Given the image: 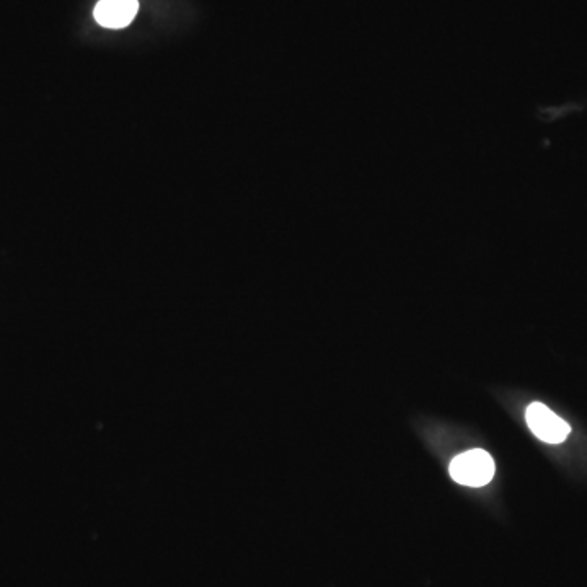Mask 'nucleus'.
Listing matches in <instances>:
<instances>
[{
  "mask_svg": "<svg viewBox=\"0 0 587 587\" xmlns=\"http://www.w3.org/2000/svg\"><path fill=\"white\" fill-rule=\"evenodd\" d=\"M451 477L460 485L480 488L495 477V462L482 449L465 452L452 460Z\"/></svg>",
  "mask_w": 587,
  "mask_h": 587,
  "instance_id": "nucleus-1",
  "label": "nucleus"
},
{
  "mask_svg": "<svg viewBox=\"0 0 587 587\" xmlns=\"http://www.w3.org/2000/svg\"><path fill=\"white\" fill-rule=\"evenodd\" d=\"M530 431L547 444H561L570 434V424L561 420L550 408L542 403H532L526 411Z\"/></svg>",
  "mask_w": 587,
  "mask_h": 587,
  "instance_id": "nucleus-2",
  "label": "nucleus"
},
{
  "mask_svg": "<svg viewBox=\"0 0 587 587\" xmlns=\"http://www.w3.org/2000/svg\"><path fill=\"white\" fill-rule=\"evenodd\" d=\"M139 12L137 0H100L93 10L98 25L111 30L126 28L133 23Z\"/></svg>",
  "mask_w": 587,
  "mask_h": 587,
  "instance_id": "nucleus-3",
  "label": "nucleus"
}]
</instances>
